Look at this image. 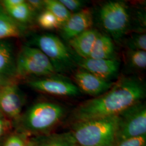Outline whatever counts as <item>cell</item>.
<instances>
[{
  "mask_svg": "<svg viewBox=\"0 0 146 146\" xmlns=\"http://www.w3.org/2000/svg\"><path fill=\"white\" fill-rule=\"evenodd\" d=\"M116 143L126 139L146 135V106L143 101L131 106L118 115Z\"/></svg>",
  "mask_w": 146,
  "mask_h": 146,
  "instance_id": "obj_7",
  "label": "cell"
},
{
  "mask_svg": "<svg viewBox=\"0 0 146 146\" xmlns=\"http://www.w3.org/2000/svg\"><path fill=\"white\" fill-rule=\"evenodd\" d=\"M6 118L5 116L0 112V137L3 135L7 128L8 121Z\"/></svg>",
  "mask_w": 146,
  "mask_h": 146,
  "instance_id": "obj_29",
  "label": "cell"
},
{
  "mask_svg": "<svg viewBox=\"0 0 146 146\" xmlns=\"http://www.w3.org/2000/svg\"><path fill=\"white\" fill-rule=\"evenodd\" d=\"M118 115L72 123L71 133L78 146H115Z\"/></svg>",
  "mask_w": 146,
  "mask_h": 146,
  "instance_id": "obj_2",
  "label": "cell"
},
{
  "mask_svg": "<svg viewBox=\"0 0 146 146\" xmlns=\"http://www.w3.org/2000/svg\"><path fill=\"white\" fill-rule=\"evenodd\" d=\"M37 22L40 26L46 30H54L60 28L61 27L55 16L46 9L42 11L38 15Z\"/></svg>",
  "mask_w": 146,
  "mask_h": 146,
  "instance_id": "obj_20",
  "label": "cell"
},
{
  "mask_svg": "<svg viewBox=\"0 0 146 146\" xmlns=\"http://www.w3.org/2000/svg\"><path fill=\"white\" fill-rule=\"evenodd\" d=\"M15 83H16V79L11 78L0 73V90Z\"/></svg>",
  "mask_w": 146,
  "mask_h": 146,
  "instance_id": "obj_28",
  "label": "cell"
},
{
  "mask_svg": "<svg viewBox=\"0 0 146 146\" xmlns=\"http://www.w3.org/2000/svg\"><path fill=\"white\" fill-rule=\"evenodd\" d=\"M64 114L65 109L61 104L41 101L32 105L20 119L26 131L43 135L57 125Z\"/></svg>",
  "mask_w": 146,
  "mask_h": 146,
  "instance_id": "obj_3",
  "label": "cell"
},
{
  "mask_svg": "<svg viewBox=\"0 0 146 146\" xmlns=\"http://www.w3.org/2000/svg\"><path fill=\"white\" fill-rule=\"evenodd\" d=\"M99 32L90 28L68 41L73 51L79 58H89Z\"/></svg>",
  "mask_w": 146,
  "mask_h": 146,
  "instance_id": "obj_13",
  "label": "cell"
},
{
  "mask_svg": "<svg viewBox=\"0 0 146 146\" xmlns=\"http://www.w3.org/2000/svg\"><path fill=\"white\" fill-rule=\"evenodd\" d=\"M24 2V0H5L3 1L2 2H1V4L5 11H7L13 9Z\"/></svg>",
  "mask_w": 146,
  "mask_h": 146,
  "instance_id": "obj_26",
  "label": "cell"
},
{
  "mask_svg": "<svg viewBox=\"0 0 146 146\" xmlns=\"http://www.w3.org/2000/svg\"><path fill=\"white\" fill-rule=\"evenodd\" d=\"M56 72L47 56L36 47L23 46L16 58V75L50 76Z\"/></svg>",
  "mask_w": 146,
  "mask_h": 146,
  "instance_id": "obj_6",
  "label": "cell"
},
{
  "mask_svg": "<svg viewBox=\"0 0 146 146\" xmlns=\"http://www.w3.org/2000/svg\"><path fill=\"white\" fill-rule=\"evenodd\" d=\"M73 78L81 92H84L93 98L108 91L115 83L100 78L81 68L74 73Z\"/></svg>",
  "mask_w": 146,
  "mask_h": 146,
  "instance_id": "obj_11",
  "label": "cell"
},
{
  "mask_svg": "<svg viewBox=\"0 0 146 146\" xmlns=\"http://www.w3.org/2000/svg\"><path fill=\"white\" fill-rule=\"evenodd\" d=\"M127 46L129 50L146 51V34L137 33L132 35L127 41Z\"/></svg>",
  "mask_w": 146,
  "mask_h": 146,
  "instance_id": "obj_22",
  "label": "cell"
},
{
  "mask_svg": "<svg viewBox=\"0 0 146 146\" xmlns=\"http://www.w3.org/2000/svg\"><path fill=\"white\" fill-rule=\"evenodd\" d=\"M25 98L16 83L0 90V112L7 118L20 120Z\"/></svg>",
  "mask_w": 146,
  "mask_h": 146,
  "instance_id": "obj_10",
  "label": "cell"
},
{
  "mask_svg": "<svg viewBox=\"0 0 146 146\" xmlns=\"http://www.w3.org/2000/svg\"><path fill=\"white\" fill-rule=\"evenodd\" d=\"M76 66L100 78L111 81L117 75L120 63L117 59H94L79 58L74 55Z\"/></svg>",
  "mask_w": 146,
  "mask_h": 146,
  "instance_id": "obj_9",
  "label": "cell"
},
{
  "mask_svg": "<svg viewBox=\"0 0 146 146\" xmlns=\"http://www.w3.org/2000/svg\"><path fill=\"white\" fill-rule=\"evenodd\" d=\"M146 84L136 76H123L104 94L80 104L71 115L72 123L119 115L131 106L143 101Z\"/></svg>",
  "mask_w": 146,
  "mask_h": 146,
  "instance_id": "obj_1",
  "label": "cell"
},
{
  "mask_svg": "<svg viewBox=\"0 0 146 146\" xmlns=\"http://www.w3.org/2000/svg\"><path fill=\"white\" fill-rule=\"evenodd\" d=\"M43 2L45 9L49 11L55 16L61 26L72 14L60 1L45 0Z\"/></svg>",
  "mask_w": 146,
  "mask_h": 146,
  "instance_id": "obj_19",
  "label": "cell"
},
{
  "mask_svg": "<svg viewBox=\"0 0 146 146\" xmlns=\"http://www.w3.org/2000/svg\"><path fill=\"white\" fill-rule=\"evenodd\" d=\"M28 146H78L71 133L46 134L28 141Z\"/></svg>",
  "mask_w": 146,
  "mask_h": 146,
  "instance_id": "obj_15",
  "label": "cell"
},
{
  "mask_svg": "<svg viewBox=\"0 0 146 146\" xmlns=\"http://www.w3.org/2000/svg\"><path fill=\"white\" fill-rule=\"evenodd\" d=\"M33 42L49 58L56 73H69L76 67L74 53L57 36L48 33L38 35Z\"/></svg>",
  "mask_w": 146,
  "mask_h": 146,
  "instance_id": "obj_4",
  "label": "cell"
},
{
  "mask_svg": "<svg viewBox=\"0 0 146 146\" xmlns=\"http://www.w3.org/2000/svg\"><path fill=\"white\" fill-rule=\"evenodd\" d=\"M27 2L34 13L35 11H41L43 8H44L43 1L29 0L27 1Z\"/></svg>",
  "mask_w": 146,
  "mask_h": 146,
  "instance_id": "obj_27",
  "label": "cell"
},
{
  "mask_svg": "<svg viewBox=\"0 0 146 146\" xmlns=\"http://www.w3.org/2000/svg\"><path fill=\"white\" fill-rule=\"evenodd\" d=\"M6 11L13 20L21 26L22 24H27L30 22L34 15V11L31 10L26 1L13 9Z\"/></svg>",
  "mask_w": 146,
  "mask_h": 146,
  "instance_id": "obj_18",
  "label": "cell"
},
{
  "mask_svg": "<svg viewBox=\"0 0 146 146\" xmlns=\"http://www.w3.org/2000/svg\"><path fill=\"white\" fill-rule=\"evenodd\" d=\"M27 84L35 90L58 96H76L81 93L78 87L72 81L65 78L55 76V75L31 80Z\"/></svg>",
  "mask_w": 146,
  "mask_h": 146,
  "instance_id": "obj_8",
  "label": "cell"
},
{
  "mask_svg": "<svg viewBox=\"0 0 146 146\" xmlns=\"http://www.w3.org/2000/svg\"><path fill=\"white\" fill-rule=\"evenodd\" d=\"M89 58L94 59H117L114 44L110 37L99 33Z\"/></svg>",
  "mask_w": 146,
  "mask_h": 146,
  "instance_id": "obj_16",
  "label": "cell"
},
{
  "mask_svg": "<svg viewBox=\"0 0 146 146\" xmlns=\"http://www.w3.org/2000/svg\"><path fill=\"white\" fill-rule=\"evenodd\" d=\"M61 3L73 14L78 12L84 9L85 2L81 0H59Z\"/></svg>",
  "mask_w": 146,
  "mask_h": 146,
  "instance_id": "obj_25",
  "label": "cell"
},
{
  "mask_svg": "<svg viewBox=\"0 0 146 146\" xmlns=\"http://www.w3.org/2000/svg\"><path fill=\"white\" fill-rule=\"evenodd\" d=\"M115 146H146V135L122 140L117 142Z\"/></svg>",
  "mask_w": 146,
  "mask_h": 146,
  "instance_id": "obj_24",
  "label": "cell"
},
{
  "mask_svg": "<svg viewBox=\"0 0 146 146\" xmlns=\"http://www.w3.org/2000/svg\"><path fill=\"white\" fill-rule=\"evenodd\" d=\"M22 27L13 20L0 4V40L22 35Z\"/></svg>",
  "mask_w": 146,
  "mask_h": 146,
  "instance_id": "obj_17",
  "label": "cell"
},
{
  "mask_svg": "<svg viewBox=\"0 0 146 146\" xmlns=\"http://www.w3.org/2000/svg\"><path fill=\"white\" fill-rule=\"evenodd\" d=\"M0 73L16 79V58L14 46L7 39L0 40Z\"/></svg>",
  "mask_w": 146,
  "mask_h": 146,
  "instance_id": "obj_14",
  "label": "cell"
},
{
  "mask_svg": "<svg viewBox=\"0 0 146 146\" xmlns=\"http://www.w3.org/2000/svg\"><path fill=\"white\" fill-rule=\"evenodd\" d=\"M127 59L131 68L138 70L146 69V51L129 50L127 53Z\"/></svg>",
  "mask_w": 146,
  "mask_h": 146,
  "instance_id": "obj_21",
  "label": "cell"
},
{
  "mask_svg": "<svg viewBox=\"0 0 146 146\" xmlns=\"http://www.w3.org/2000/svg\"><path fill=\"white\" fill-rule=\"evenodd\" d=\"M2 146H28V141L18 134H13L8 136Z\"/></svg>",
  "mask_w": 146,
  "mask_h": 146,
  "instance_id": "obj_23",
  "label": "cell"
},
{
  "mask_svg": "<svg viewBox=\"0 0 146 146\" xmlns=\"http://www.w3.org/2000/svg\"><path fill=\"white\" fill-rule=\"evenodd\" d=\"M100 23L110 37L119 42L130 25V15L127 5L121 1H110L99 11Z\"/></svg>",
  "mask_w": 146,
  "mask_h": 146,
  "instance_id": "obj_5",
  "label": "cell"
},
{
  "mask_svg": "<svg viewBox=\"0 0 146 146\" xmlns=\"http://www.w3.org/2000/svg\"><path fill=\"white\" fill-rule=\"evenodd\" d=\"M93 25L92 11L88 8L83 9L72 14L69 19L61 27V34L66 41H69Z\"/></svg>",
  "mask_w": 146,
  "mask_h": 146,
  "instance_id": "obj_12",
  "label": "cell"
}]
</instances>
